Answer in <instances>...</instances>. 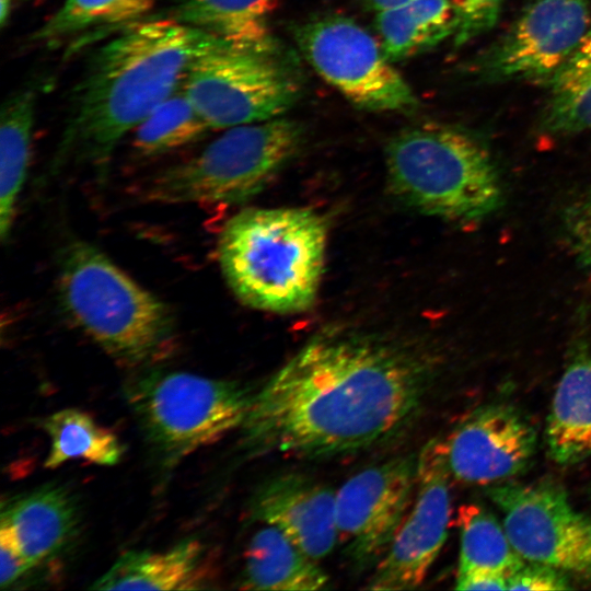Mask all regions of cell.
Here are the masks:
<instances>
[{
  "instance_id": "cell-1",
  "label": "cell",
  "mask_w": 591,
  "mask_h": 591,
  "mask_svg": "<svg viewBox=\"0 0 591 591\" xmlns=\"http://www.w3.org/2000/svg\"><path fill=\"white\" fill-rule=\"evenodd\" d=\"M431 374L428 357L403 341L325 329L253 395L243 449L303 459L370 449L412 421Z\"/></svg>"
},
{
  "instance_id": "cell-2",
  "label": "cell",
  "mask_w": 591,
  "mask_h": 591,
  "mask_svg": "<svg viewBox=\"0 0 591 591\" xmlns=\"http://www.w3.org/2000/svg\"><path fill=\"white\" fill-rule=\"evenodd\" d=\"M219 39L164 18H144L103 44L72 92L53 160L104 170L121 139L176 92L193 61Z\"/></svg>"
},
{
  "instance_id": "cell-3",
  "label": "cell",
  "mask_w": 591,
  "mask_h": 591,
  "mask_svg": "<svg viewBox=\"0 0 591 591\" xmlns=\"http://www.w3.org/2000/svg\"><path fill=\"white\" fill-rule=\"evenodd\" d=\"M327 224L308 208H248L224 224L223 276L245 305L291 314L310 309L323 276Z\"/></svg>"
},
{
  "instance_id": "cell-4",
  "label": "cell",
  "mask_w": 591,
  "mask_h": 591,
  "mask_svg": "<svg viewBox=\"0 0 591 591\" xmlns=\"http://www.w3.org/2000/svg\"><path fill=\"white\" fill-rule=\"evenodd\" d=\"M58 262L65 310L115 361L149 367L173 354L172 311L103 252L88 242L72 241L61 250Z\"/></svg>"
},
{
  "instance_id": "cell-5",
  "label": "cell",
  "mask_w": 591,
  "mask_h": 591,
  "mask_svg": "<svg viewBox=\"0 0 591 591\" xmlns=\"http://www.w3.org/2000/svg\"><path fill=\"white\" fill-rule=\"evenodd\" d=\"M389 187L403 205L454 223L479 222L503 201L502 183L488 150L452 127L402 130L385 151Z\"/></svg>"
},
{
  "instance_id": "cell-6",
  "label": "cell",
  "mask_w": 591,
  "mask_h": 591,
  "mask_svg": "<svg viewBox=\"0 0 591 591\" xmlns=\"http://www.w3.org/2000/svg\"><path fill=\"white\" fill-rule=\"evenodd\" d=\"M301 142V127L281 116L228 128L199 154L153 175L142 196L160 204L247 201L270 183Z\"/></svg>"
},
{
  "instance_id": "cell-7",
  "label": "cell",
  "mask_w": 591,
  "mask_h": 591,
  "mask_svg": "<svg viewBox=\"0 0 591 591\" xmlns=\"http://www.w3.org/2000/svg\"><path fill=\"white\" fill-rule=\"evenodd\" d=\"M151 451L167 468L241 428L253 395L234 381L149 369L125 387Z\"/></svg>"
},
{
  "instance_id": "cell-8",
  "label": "cell",
  "mask_w": 591,
  "mask_h": 591,
  "mask_svg": "<svg viewBox=\"0 0 591 591\" xmlns=\"http://www.w3.org/2000/svg\"><path fill=\"white\" fill-rule=\"evenodd\" d=\"M183 90L210 129L280 117L298 93L296 81L271 54L223 42L193 61Z\"/></svg>"
},
{
  "instance_id": "cell-9",
  "label": "cell",
  "mask_w": 591,
  "mask_h": 591,
  "mask_svg": "<svg viewBox=\"0 0 591 591\" xmlns=\"http://www.w3.org/2000/svg\"><path fill=\"white\" fill-rule=\"evenodd\" d=\"M299 49L314 70L356 106L412 112L410 86L363 27L343 15L315 18L294 28Z\"/></svg>"
},
{
  "instance_id": "cell-10",
  "label": "cell",
  "mask_w": 591,
  "mask_h": 591,
  "mask_svg": "<svg viewBox=\"0 0 591 591\" xmlns=\"http://www.w3.org/2000/svg\"><path fill=\"white\" fill-rule=\"evenodd\" d=\"M489 498L502 512V525L519 555L591 581V515L576 510L554 485L505 483Z\"/></svg>"
},
{
  "instance_id": "cell-11",
  "label": "cell",
  "mask_w": 591,
  "mask_h": 591,
  "mask_svg": "<svg viewBox=\"0 0 591 591\" xmlns=\"http://www.w3.org/2000/svg\"><path fill=\"white\" fill-rule=\"evenodd\" d=\"M417 456L366 467L336 491L337 544L358 568L376 566L403 523L415 494Z\"/></svg>"
},
{
  "instance_id": "cell-12",
  "label": "cell",
  "mask_w": 591,
  "mask_h": 591,
  "mask_svg": "<svg viewBox=\"0 0 591 591\" xmlns=\"http://www.w3.org/2000/svg\"><path fill=\"white\" fill-rule=\"evenodd\" d=\"M450 476L445 441L433 438L417 456L413 508L376 564L368 589L412 590L422 583L447 540L451 514Z\"/></svg>"
},
{
  "instance_id": "cell-13",
  "label": "cell",
  "mask_w": 591,
  "mask_h": 591,
  "mask_svg": "<svg viewBox=\"0 0 591 591\" xmlns=\"http://www.w3.org/2000/svg\"><path fill=\"white\" fill-rule=\"evenodd\" d=\"M591 27L589 0H534L484 59L496 80L551 81Z\"/></svg>"
},
{
  "instance_id": "cell-14",
  "label": "cell",
  "mask_w": 591,
  "mask_h": 591,
  "mask_svg": "<svg viewBox=\"0 0 591 591\" xmlns=\"http://www.w3.org/2000/svg\"><path fill=\"white\" fill-rule=\"evenodd\" d=\"M536 433L513 407L490 404L466 417L445 440L451 476L486 485L521 473L532 459Z\"/></svg>"
},
{
  "instance_id": "cell-15",
  "label": "cell",
  "mask_w": 591,
  "mask_h": 591,
  "mask_svg": "<svg viewBox=\"0 0 591 591\" xmlns=\"http://www.w3.org/2000/svg\"><path fill=\"white\" fill-rule=\"evenodd\" d=\"M252 514L316 561L337 544L336 491L304 475L283 474L267 480L254 495Z\"/></svg>"
},
{
  "instance_id": "cell-16",
  "label": "cell",
  "mask_w": 591,
  "mask_h": 591,
  "mask_svg": "<svg viewBox=\"0 0 591 591\" xmlns=\"http://www.w3.org/2000/svg\"><path fill=\"white\" fill-rule=\"evenodd\" d=\"M0 528L14 538L33 566L59 554L77 535L79 508L61 486L46 485L2 505Z\"/></svg>"
},
{
  "instance_id": "cell-17",
  "label": "cell",
  "mask_w": 591,
  "mask_h": 591,
  "mask_svg": "<svg viewBox=\"0 0 591 591\" xmlns=\"http://www.w3.org/2000/svg\"><path fill=\"white\" fill-rule=\"evenodd\" d=\"M551 459L572 465L591 455V350L576 345L557 384L545 430Z\"/></svg>"
},
{
  "instance_id": "cell-18",
  "label": "cell",
  "mask_w": 591,
  "mask_h": 591,
  "mask_svg": "<svg viewBox=\"0 0 591 591\" xmlns=\"http://www.w3.org/2000/svg\"><path fill=\"white\" fill-rule=\"evenodd\" d=\"M274 0H181L153 18L170 19L242 49L274 55Z\"/></svg>"
},
{
  "instance_id": "cell-19",
  "label": "cell",
  "mask_w": 591,
  "mask_h": 591,
  "mask_svg": "<svg viewBox=\"0 0 591 591\" xmlns=\"http://www.w3.org/2000/svg\"><path fill=\"white\" fill-rule=\"evenodd\" d=\"M204 547L185 540L163 552L130 551L96 579V590H193L205 579Z\"/></svg>"
},
{
  "instance_id": "cell-20",
  "label": "cell",
  "mask_w": 591,
  "mask_h": 591,
  "mask_svg": "<svg viewBox=\"0 0 591 591\" xmlns=\"http://www.w3.org/2000/svg\"><path fill=\"white\" fill-rule=\"evenodd\" d=\"M327 575L274 526L259 529L245 552L241 588L271 591H314L325 588Z\"/></svg>"
},
{
  "instance_id": "cell-21",
  "label": "cell",
  "mask_w": 591,
  "mask_h": 591,
  "mask_svg": "<svg viewBox=\"0 0 591 591\" xmlns=\"http://www.w3.org/2000/svg\"><path fill=\"white\" fill-rule=\"evenodd\" d=\"M376 13L380 44L391 62L420 54L456 30V15L449 0H410Z\"/></svg>"
},
{
  "instance_id": "cell-22",
  "label": "cell",
  "mask_w": 591,
  "mask_h": 591,
  "mask_svg": "<svg viewBox=\"0 0 591 591\" xmlns=\"http://www.w3.org/2000/svg\"><path fill=\"white\" fill-rule=\"evenodd\" d=\"M35 91L24 89L5 100L0 115V235L5 241L13 225L31 155L35 119Z\"/></svg>"
},
{
  "instance_id": "cell-23",
  "label": "cell",
  "mask_w": 591,
  "mask_h": 591,
  "mask_svg": "<svg viewBox=\"0 0 591 591\" xmlns=\"http://www.w3.org/2000/svg\"><path fill=\"white\" fill-rule=\"evenodd\" d=\"M160 0H65L31 36L40 46L56 47L72 37L102 30H120L144 19Z\"/></svg>"
},
{
  "instance_id": "cell-24",
  "label": "cell",
  "mask_w": 591,
  "mask_h": 591,
  "mask_svg": "<svg viewBox=\"0 0 591 591\" xmlns=\"http://www.w3.org/2000/svg\"><path fill=\"white\" fill-rule=\"evenodd\" d=\"M42 425L50 439L47 468H56L73 459L107 466L120 461L123 447L115 433L80 409L55 412Z\"/></svg>"
},
{
  "instance_id": "cell-25",
  "label": "cell",
  "mask_w": 591,
  "mask_h": 591,
  "mask_svg": "<svg viewBox=\"0 0 591 591\" xmlns=\"http://www.w3.org/2000/svg\"><path fill=\"white\" fill-rule=\"evenodd\" d=\"M456 521L461 533L457 576L490 571L508 578L524 565L503 525L480 506H461Z\"/></svg>"
},
{
  "instance_id": "cell-26",
  "label": "cell",
  "mask_w": 591,
  "mask_h": 591,
  "mask_svg": "<svg viewBox=\"0 0 591 591\" xmlns=\"http://www.w3.org/2000/svg\"><path fill=\"white\" fill-rule=\"evenodd\" d=\"M209 130L182 85L135 128L132 148L140 157H154L196 142Z\"/></svg>"
},
{
  "instance_id": "cell-27",
  "label": "cell",
  "mask_w": 591,
  "mask_h": 591,
  "mask_svg": "<svg viewBox=\"0 0 591 591\" xmlns=\"http://www.w3.org/2000/svg\"><path fill=\"white\" fill-rule=\"evenodd\" d=\"M549 82L543 129L553 135L591 130V66L566 63Z\"/></svg>"
},
{
  "instance_id": "cell-28",
  "label": "cell",
  "mask_w": 591,
  "mask_h": 591,
  "mask_svg": "<svg viewBox=\"0 0 591 591\" xmlns=\"http://www.w3.org/2000/svg\"><path fill=\"white\" fill-rule=\"evenodd\" d=\"M565 240L578 264L591 275V189L575 197L561 217Z\"/></svg>"
},
{
  "instance_id": "cell-29",
  "label": "cell",
  "mask_w": 591,
  "mask_h": 591,
  "mask_svg": "<svg viewBox=\"0 0 591 591\" xmlns=\"http://www.w3.org/2000/svg\"><path fill=\"white\" fill-rule=\"evenodd\" d=\"M456 15L457 45L490 30L497 22L503 0H449Z\"/></svg>"
},
{
  "instance_id": "cell-30",
  "label": "cell",
  "mask_w": 591,
  "mask_h": 591,
  "mask_svg": "<svg viewBox=\"0 0 591 591\" xmlns=\"http://www.w3.org/2000/svg\"><path fill=\"white\" fill-rule=\"evenodd\" d=\"M570 586L564 571L542 564L523 565L508 577V590H567Z\"/></svg>"
},
{
  "instance_id": "cell-31",
  "label": "cell",
  "mask_w": 591,
  "mask_h": 591,
  "mask_svg": "<svg viewBox=\"0 0 591 591\" xmlns=\"http://www.w3.org/2000/svg\"><path fill=\"white\" fill-rule=\"evenodd\" d=\"M34 566L24 556L12 535L0 528V584L8 588Z\"/></svg>"
},
{
  "instance_id": "cell-32",
  "label": "cell",
  "mask_w": 591,
  "mask_h": 591,
  "mask_svg": "<svg viewBox=\"0 0 591 591\" xmlns=\"http://www.w3.org/2000/svg\"><path fill=\"white\" fill-rule=\"evenodd\" d=\"M457 590H508V578L490 571H475L457 576Z\"/></svg>"
},
{
  "instance_id": "cell-33",
  "label": "cell",
  "mask_w": 591,
  "mask_h": 591,
  "mask_svg": "<svg viewBox=\"0 0 591 591\" xmlns=\"http://www.w3.org/2000/svg\"><path fill=\"white\" fill-rule=\"evenodd\" d=\"M567 63L591 66V27Z\"/></svg>"
},
{
  "instance_id": "cell-34",
  "label": "cell",
  "mask_w": 591,
  "mask_h": 591,
  "mask_svg": "<svg viewBox=\"0 0 591 591\" xmlns=\"http://www.w3.org/2000/svg\"><path fill=\"white\" fill-rule=\"evenodd\" d=\"M367 7L375 12L398 7L410 0H363Z\"/></svg>"
},
{
  "instance_id": "cell-35",
  "label": "cell",
  "mask_w": 591,
  "mask_h": 591,
  "mask_svg": "<svg viewBox=\"0 0 591 591\" xmlns=\"http://www.w3.org/2000/svg\"><path fill=\"white\" fill-rule=\"evenodd\" d=\"M12 0H0V25L3 27L10 18Z\"/></svg>"
}]
</instances>
